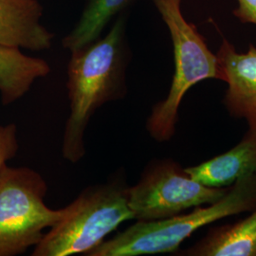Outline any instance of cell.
<instances>
[{"label": "cell", "mask_w": 256, "mask_h": 256, "mask_svg": "<svg viewBox=\"0 0 256 256\" xmlns=\"http://www.w3.org/2000/svg\"><path fill=\"white\" fill-rule=\"evenodd\" d=\"M133 0H86L81 18L74 30L63 38L64 48L72 52L100 38L102 32L116 16Z\"/></svg>", "instance_id": "cell-12"}, {"label": "cell", "mask_w": 256, "mask_h": 256, "mask_svg": "<svg viewBox=\"0 0 256 256\" xmlns=\"http://www.w3.org/2000/svg\"><path fill=\"white\" fill-rule=\"evenodd\" d=\"M256 256V208L244 220L210 230L180 256Z\"/></svg>", "instance_id": "cell-10"}, {"label": "cell", "mask_w": 256, "mask_h": 256, "mask_svg": "<svg viewBox=\"0 0 256 256\" xmlns=\"http://www.w3.org/2000/svg\"><path fill=\"white\" fill-rule=\"evenodd\" d=\"M222 81L228 84L223 104L230 115L256 122V46L247 52H238L227 39H223L216 54Z\"/></svg>", "instance_id": "cell-7"}, {"label": "cell", "mask_w": 256, "mask_h": 256, "mask_svg": "<svg viewBox=\"0 0 256 256\" xmlns=\"http://www.w3.org/2000/svg\"><path fill=\"white\" fill-rule=\"evenodd\" d=\"M230 150L200 164L185 168L196 182L212 188H228L239 180L256 174V122Z\"/></svg>", "instance_id": "cell-9"}, {"label": "cell", "mask_w": 256, "mask_h": 256, "mask_svg": "<svg viewBox=\"0 0 256 256\" xmlns=\"http://www.w3.org/2000/svg\"><path fill=\"white\" fill-rule=\"evenodd\" d=\"M169 30L174 48V72L164 100L156 104L147 120L149 135L156 142L170 140L176 132L178 110L188 90L206 79L222 80L216 54L196 26L183 16L182 0H152Z\"/></svg>", "instance_id": "cell-4"}, {"label": "cell", "mask_w": 256, "mask_h": 256, "mask_svg": "<svg viewBox=\"0 0 256 256\" xmlns=\"http://www.w3.org/2000/svg\"><path fill=\"white\" fill-rule=\"evenodd\" d=\"M43 7L37 0H0V45L48 50L54 34L41 22Z\"/></svg>", "instance_id": "cell-8"}, {"label": "cell", "mask_w": 256, "mask_h": 256, "mask_svg": "<svg viewBox=\"0 0 256 256\" xmlns=\"http://www.w3.org/2000/svg\"><path fill=\"white\" fill-rule=\"evenodd\" d=\"M16 124H0V172L7 165V162L16 155L18 140Z\"/></svg>", "instance_id": "cell-13"}, {"label": "cell", "mask_w": 256, "mask_h": 256, "mask_svg": "<svg viewBox=\"0 0 256 256\" xmlns=\"http://www.w3.org/2000/svg\"><path fill=\"white\" fill-rule=\"evenodd\" d=\"M228 188L206 186L178 162L162 160L149 165L140 182L128 187V204L135 220H162L218 202Z\"/></svg>", "instance_id": "cell-6"}, {"label": "cell", "mask_w": 256, "mask_h": 256, "mask_svg": "<svg viewBox=\"0 0 256 256\" xmlns=\"http://www.w3.org/2000/svg\"><path fill=\"white\" fill-rule=\"evenodd\" d=\"M43 176L27 167L5 166L0 172V256H14L36 246L44 230L64 216L45 203Z\"/></svg>", "instance_id": "cell-5"}, {"label": "cell", "mask_w": 256, "mask_h": 256, "mask_svg": "<svg viewBox=\"0 0 256 256\" xmlns=\"http://www.w3.org/2000/svg\"><path fill=\"white\" fill-rule=\"evenodd\" d=\"M50 66L44 59L24 54L18 48L0 45V95L7 106L27 93L34 82L46 77Z\"/></svg>", "instance_id": "cell-11"}, {"label": "cell", "mask_w": 256, "mask_h": 256, "mask_svg": "<svg viewBox=\"0 0 256 256\" xmlns=\"http://www.w3.org/2000/svg\"><path fill=\"white\" fill-rule=\"evenodd\" d=\"M128 55L124 18L117 19L104 36L72 52L66 82L70 113L62 144L70 162L86 154L84 136L96 110L124 96Z\"/></svg>", "instance_id": "cell-1"}, {"label": "cell", "mask_w": 256, "mask_h": 256, "mask_svg": "<svg viewBox=\"0 0 256 256\" xmlns=\"http://www.w3.org/2000/svg\"><path fill=\"white\" fill-rule=\"evenodd\" d=\"M238 7L234 14L243 23L256 25V0H238Z\"/></svg>", "instance_id": "cell-14"}, {"label": "cell", "mask_w": 256, "mask_h": 256, "mask_svg": "<svg viewBox=\"0 0 256 256\" xmlns=\"http://www.w3.org/2000/svg\"><path fill=\"white\" fill-rule=\"evenodd\" d=\"M256 208V174L230 186L220 200L192 208L187 214L155 220H138L86 256H138L174 252L202 227Z\"/></svg>", "instance_id": "cell-2"}, {"label": "cell", "mask_w": 256, "mask_h": 256, "mask_svg": "<svg viewBox=\"0 0 256 256\" xmlns=\"http://www.w3.org/2000/svg\"><path fill=\"white\" fill-rule=\"evenodd\" d=\"M120 180L90 186L66 208L64 216L36 246L32 256H86L122 223L135 220Z\"/></svg>", "instance_id": "cell-3"}]
</instances>
